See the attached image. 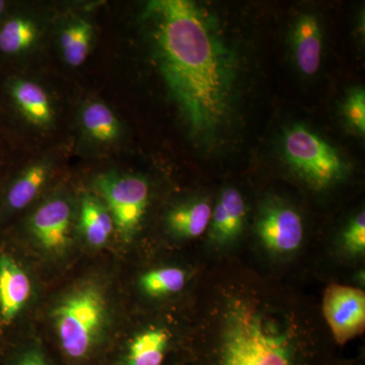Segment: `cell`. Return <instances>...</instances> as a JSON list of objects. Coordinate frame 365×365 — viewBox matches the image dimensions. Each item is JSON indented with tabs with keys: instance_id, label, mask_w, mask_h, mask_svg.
Returning a JSON list of instances; mask_svg holds the SVG:
<instances>
[{
	"instance_id": "6da1fadb",
	"label": "cell",
	"mask_w": 365,
	"mask_h": 365,
	"mask_svg": "<svg viewBox=\"0 0 365 365\" xmlns=\"http://www.w3.org/2000/svg\"><path fill=\"white\" fill-rule=\"evenodd\" d=\"M150 25L158 68L197 136L208 138L230 111L235 59L207 13L189 0H153Z\"/></svg>"
},
{
	"instance_id": "7a4b0ae2",
	"label": "cell",
	"mask_w": 365,
	"mask_h": 365,
	"mask_svg": "<svg viewBox=\"0 0 365 365\" xmlns=\"http://www.w3.org/2000/svg\"><path fill=\"white\" fill-rule=\"evenodd\" d=\"M209 365H309L289 336L246 302H237L225 314L223 332Z\"/></svg>"
},
{
	"instance_id": "3957f363",
	"label": "cell",
	"mask_w": 365,
	"mask_h": 365,
	"mask_svg": "<svg viewBox=\"0 0 365 365\" xmlns=\"http://www.w3.org/2000/svg\"><path fill=\"white\" fill-rule=\"evenodd\" d=\"M105 295L86 284L73 290L55 309V328L66 365H91L101 348L106 322Z\"/></svg>"
},
{
	"instance_id": "277c9868",
	"label": "cell",
	"mask_w": 365,
	"mask_h": 365,
	"mask_svg": "<svg viewBox=\"0 0 365 365\" xmlns=\"http://www.w3.org/2000/svg\"><path fill=\"white\" fill-rule=\"evenodd\" d=\"M284 155L297 173L316 188H326L344 174L339 153L306 127L295 125L285 133Z\"/></svg>"
},
{
	"instance_id": "5b68a950",
	"label": "cell",
	"mask_w": 365,
	"mask_h": 365,
	"mask_svg": "<svg viewBox=\"0 0 365 365\" xmlns=\"http://www.w3.org/2000/svg\"><path fill=\"white\" fill-rule=\"evenodd\" d=\"M96 186L118 232L125 237H131L140 225L148 207V182L141 177L108 173L98 178Z\"/></svg>"
},
{
	"instance_id": "8992f818",
	"label": "cell",
	"mask_w": 365,
	"mask_h": 365,
	"mask_svg": "<svg viewBox=\"0 0 365 365\" xmlns=\"http://www.w3.org/2000/svg\"><path fill=\"white\" fill-rule=\"evenodd\" d=\"M323 314L336 342L346 344L364 332V292L347 285H329L324 294Z\"/></svg>"
},
{
	"instance_id": "52a82bcc",
	"label": "cell",
	"mask_w": 365,
	"mask_h": 365,
	"mask_svg": "<svg viewBox=\"0 0 365 365\" xmlns=\"http://www.w3.org/2000/svg\"><path fill=\"white\" fill-rule=\"evenodd\" d=\"M257 232L264 246L277 254L297 251L304 237L302 218L282 204L268 206L259 217Z\"/></svg>"
},
{
	"instance_id": "ba28073f",
	"label": "cell",
	"mask_w": 365,
	"mask_h": 365,
	"mask_svg": "<svg viewBox=\"0 0 365 365\" xmlns=\"http://www.w3.org/2000/svg\"><path fill=\"white\" fill-rule=\"evenodd\" d=\"M7 102L21 117L38 126H47L53 121L51 103L47 93L37 83L20 76H9L1 83Z\"/></svg>"
},
{
	"instance_id": "9c48e42d",
	"label": "cell",
	"mask_w": 365,
	"mask_h": 365,
	"mask_svg": "<svg viewBox=\"0 0 365 365\" xmlns=\"http://www.w3.org/2000/svg\"><path fill=\"white\" fill-rule=\"evenodd\" d=\"M71 209L61 198L41 205L31 218L30 227L36 240L48 251L57 252L68 242Z\"/></svg>"
},
{
	"instance_id": "30bf717a",
	"label": "cell",
	"mask_w": 365,
	"mask_h": 365,
	"mask_svg": "<svg viewBox=\"0 0 365 365\" xmlns=\"http://www.w3.org/2000/svg\"><path fill=\"white\" fill-rule=\"evenodd\" d=\"M31 281L11 257L0 256V313L6 321L14 319L30 299Z\"/></svg>"
},
{
	"instance_id": "8fae6325",
	"label": "cell",
	"mask_w": 365,
	"mask_h": 365,
	"mask_svg": "<svg viewBox=\"0 0 365 365\" xmlns=\"http://www.w3.org/2000/svg\"><path fill=\"white\" fill-rule=\"evenodd\" d=\"M245 216L246 206L241 193L235 188L225 189L216 204L209 223L213 241L220 245L234 241L241 234Z\"/></svg>"
},
{
	"instance_id": "7c38bea8",
	"label": "cell",
	"mask_w": 365,
	"mask_h": 365,
	"mask_svg": "<svg viewBox=\"0 0 365 365\" xmlns=\"http://www.w3.org/2000/svg\"><path fill=\"white\" fill-rule=\"evenodd\" d=\"M294 56L299 71L314 76L321 66L323 38L321 26L313 14L300 16L294 32Z\"/></svg>"
},
{
	"instance_id": "4fadbf2b",
	"label": "cell",
	"mask_w": 365,
	"mask_h": 365,
	"mask_svg": "<svg viewBox=\"0 0 365 365\" xmlns=\"http://www.w3.org/2000/svg\"><path fill=\"white\" fill-rule=\"evenodd\" d=\"M170 348V335L160 329L138 334L126 351L113 365H165Z\"/></svg>"
},
{
	"instance_id": "5bb4252c",
	"label": "cell",
	"mask_w": 365,
	"mask_h": 365,
	"mask_svg": "<svg viewBox=\"0 0 365 365\" xmlns=\"http://www.w3.org/2000/svg\"><path fill=\"white\" fill-rule=\"evenodd\" d=\"M38 26L28 16L11 14L0 23V58L21 56L33 47L38 39Z\"/></svg>"
},
{
	"instance_id": "9a60e30c",
	"label": "cell",
	"mask_w": 365,
	"mask_h": 365,
	"mask_svg": "<svg viewBox=\"0 0 365 365\" xmlns=\"http://www.w3.org/2000/svg\"><path fill=\"white\" fill-rule=\"evenodd\" d=\"M49 175V165L36 163L14 178L4 196V206L9 211H20L30 205L44 186Z\"/></svg>"
},
{
	"instance_id": "2e32d148",
	"label": "cell",
	"mask_w": 365,
	"mask_h": 365,
	"mask_svg": "<svg viewBox=\"0 0 365 365\" xmlns=\"http://www.w3.org/2000/svg\"><path fill=\"white\" fill-rule=\"evenodd\" d=\"M212 209L206 201H194L170 211L167 222L170 232L182 239H193L205 232L210 223Z\"/></svg>"
},
{
	"instance_id": "e0dca14e",
	"label": "cell",
	"mask_w": 365,
	"mask_h": 365,
	"mask_svg": "<svg viewBox=\"0 0 365 365\" xmlns=\"http://www.w3.org/2000/svg\"><path fill=\"white\" fill-rule=\"evenodd\" d=\"M81 227L88 244L98 248L109 240L114 222L104 204L95 197L86 196L81 203Z\"/></svg>"
},
{
	"instance_id": "ac0fdd59",
	"label": "cell",
	"mask_w": 365,
	"mask_h": 365,
	"mask_svg": "<svg viewBox=\"0 0 365 365\" xmlns=\"http://www.w3.org/2000/svg\"><path fill=\"white\" fill-rule=\"evenodd\" d=\"M93 33V26L86 20L73 21L62 31L60 45L67 64L78 67L86 61L90 53Z\"/></svg>"
},
{
	"instance_id": "d6986e66",
	"label": "cell",
	"mask_w": 365,
	"mask_h": 365,
	"mask_svg": "<svg viewBox=\"0 0 365 365\" xmlns=\"http://www.w3.org/2000/svg\"><path fill=\"white\" fill-rule=\"evenodd\" d=\"M81 119L86 131L95 140L110 143L119 136V121L112 110L103 103H91L86 106Z\"/></svg>"
},
{
	"instance_id": "ffe728a7",
	"label": "cell",
	"mask_w": 365,
	"mask_h": 365,
	"mask_svg": "<svg viewBox=\"0 0 365 365\" xmlns=\"http://www.w3.org/2000/svg\"><path fill=\"white\" fill-rule=\"evenodd\" d=\"M141 289L150 297L178 294L186 284V273L182 269L165 267L148 271L139 280Z\"/></svg>"
},
{
	"instance_id": "44dd1931",
	"label": "cell",
	"mask_w": 365,
	"mask_h": 365,
	"mask_svg": "<svg viewBox=\"0 0 365 365\" xmlns=\"http://www.w3.org/2000/svg\"><path fill=\"white\" fill-rule=\"evenodd\" d=\"M343 242L346 250L352 255H361L365 251V215L364 211L355 216L354 220L346 227Z\"/></svg>"
},
{
	"instance_id": "7402d4cb",
	"label": "cell",
	"mask_w": 365,
	"mask_h": 365,
	"mask_svg": "<svg viewBox=\"0 0 365 365\" xmlns=\"http://www.w3.org/2000/svg\"><path fill=\"white\" fill-rule=\"evenodd\" d=\"M345 116L353 128L361 135L365 133V95L364 91H355L348 98L345 105Z\"/></svg>"
},
{
	"instance_id": "603a6c76",
	"label": "cell",
	"mask_w": 365,
	"mask_h": 365,
	"mask_svg": "<svg viewBox=\"0 0 365 365\" xmlns=\"http://www.w3.org/2000/svg\"><path fill=\"white\" fill-rule=\"evenodd\" d=\"M14 365H54L47 353L37 346H33L30 349L25 350Z\"/></svg>"
},
{
	"instance_id": "cb8c5ba5",
	"label": "cell",
	"mask_w": 365,
	"mask_h": 365,
	"mask_svg": "<svg viewBox=\"0 0 365 365\" xmlns=\"http://www.w3.org/2000/svg\"><path fill=\"white\" fill-rule=\"evenodd\" d=\"M11 13V4L6 0H0V23Z\"/></svg>"
}]
</instances>
